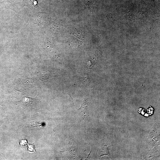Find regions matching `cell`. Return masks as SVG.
I'll list each match as a JSON object with an SVG mask.
<instances>
[{
	"instance_id": "7a4b0ae2",
	"label": "cell",
	"mask_w": 160,
	"mask_h": 160,
	"mask_svg": "<svg viewBox=\"0 0 160 160\" xmlns=\"http://www.w3.org/2000/svg\"><path fill=\"white\" fill-rule=\"evenodd\" d=\"M27 140H20V145L21 146H23L24 145H25L27 143Z\"/></svg>"
},
{
	"instance_id": "6da1fadb",
	"label": "cell",
	"mask_w": 160,
	"mask_h": 160,
	"mask_svg": "<svg viewBox=\"0 0 160 160\" xmlns=\"http://www.w3.org/2000/svg\"><path fill=\"white\" fill-rule=\"evenodd\" d=\"M28 150L29 151L32 152L35 151L33 145L31 144L28 145Z\"/></svg>"
}]
</instances>
